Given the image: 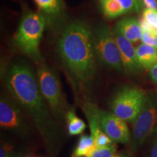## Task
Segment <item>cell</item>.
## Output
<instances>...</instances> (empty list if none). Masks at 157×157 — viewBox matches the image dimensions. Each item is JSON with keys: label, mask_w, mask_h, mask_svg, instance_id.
Masks as SVG:
<instances>
[{"label": "cell", "mask_w": 157, "mask_h": 157, "mask_svg": "<svg viewBox=\"0 0 157 157\" xmlns=\"http://www.w3.org/2000/svg\"><path fill=\"white\" fill-rule=\"evenodd\" d=\"M5 85L30 117L49 149L53 148L58 140V129L31 68L23 63L12 65L6 74Z\"/></svg>", "instance_id": "cell-1"}, {"label": "cell", "mask_w": 157, "mask_h": 157, "mask_svg": "<svg viewBox=\"0 0 157 157\" xmlns=\"http://www.w3.org/2000/svg\"><path fill=\"white\" fill-rule=\"evenodd\" d=\"M58 51L74 77L82 84L90 83L96 71V57L89 26L81 21L68 24L59 39Z\"/></svg>", "instance_id": "cell-2"}, {"label": "cell", "mask_w": 157, "mask_h": 157, "mask_svg": "<svg viewBox=\"0 0 157 157\" xmlns=\"http://www.w3.org/2000/svg\"><path fill=\"white\" fill-rule=\"evenodd\" d=\"M46 19L41 13L29 12L23 15L15 34V42L23 53L34 61L42 60L39 44L44 32Z\"/></svg>", "instance_id": "cell-3"}, {"label": "cell", "mask_w": 157, "mask_h": 157, "mask_svg": "<svg viewBox=\"0 0 157 157\" xmlns=\"http://www.w3.org/2000/svg\"><path fill=\"white\" fill-rule=\"evenodd\" d=\"M37 80L41 93L54 117L60 121L66 119L70 109L63 93L58 76L53 70L42 63L37 70Z\"/></svg>", "instance_id": "cell-4"}, {"label": "cell", "mask_w": 157, "mask_h": 157, "mask_svg": "<svg viewBox=\"0 0 157 157\" xmlns=\"http://www.w3.org/2000/svg\"><path fill=\"white\" fill-rule=\"evenodd\" d=\"M96 60L103 66L119 72L123 69L121 57L113 31L105 24L98 25L93 32Z\"/></svg>", "instance_id": "cell-5"}, {"label": "cell", "mask_w": 157, "mask_h": 157, "mask_svg": "<svg viewBox=\"0 0 157 157\" xmlns=\"http://www.w3.org/2000/svg\"><path fill=\"white\" fill-rule=\"evenodd\" d=\"M146 96V93L140 88L124 87L113 95L110 108L117 117L133 124L144 105Z\"/></svg>", "instance_id": "cell-6"}, {"label": "cell", "mask_w": 157, "mask_h": 157, "mask_svg": "<svg viewBox=\"0 0 157 157\" xmlns=\"http://www.w3.org/2000/svg\"><path fill=\"white\" fill-rule=\"evenodd\" d=\"M132 124V146L137 148L157 131V98L146 96L140 114Z\"/></svg>", "instance_id": "cell-7"}, {"label": "cell", "mask_w": 157, "mask_h": 157, "mask_svg": "<svg viewBox=\"0 0 157 157\" xmlns=\"http://www.w3.org/2000/svg\"><path fill=\"white\" fill-rule=\"evenodd\" d=\"M22 109L15 101L2 97L0 101V125L2 128L13 131L20 135L28 134L29 127Z\"/></svg>", "instance_id": "cell-8"}, {"label": "cell", "mask_w": 157, "mask_h": 157, "mask_svg": "<svg viewBox=\"0 0 157 157\" xmlns=\"http://www.w3.org/2000/svg\"><path fill=\"white\" fill-rule=\"evenodd\" d=\"M100 120L103 132L115 143H127L131 134L126 121L112 111L100 110Z\"/></svg>", "instance_id": "cell-9"}, {"label": "cell", "mask_w": 157, "mask_h": 157, "mask_svg": "<svg viewBox=\"0 0 157 157\" xmlns=\"http://www.w3.org/2000/svg\"><path fill=\"white\" fill-rule=\"evenodd\" d=\"M84 113L89 123L91 135L93 137L96 148H103L112 146L113 143L111 138L103 132L100 120V109L95 104L86 103L84 105Z\"/></svg>", "instance_id": "cell-10"}, {"label": "cell", "mask_w": 157, "mask_h": 157, "mask_svg": "<svg viewBox=\"0 0 157 157\" xmlns=\"http://www.w3.org/2000/svg\"><path fill=\"white\" fill-rule=\"evenodd\" d=\"M113 33L120 51L121 62L125 71L130 74L138 73L143 67L137 58L136 48H134L132 42L124 36L116 27L113 29Z\"/></svg>", "instance_id": "cell-11"}, {"label": "cell", "mask_w": 157, "mask_h": 157, "mask_svg": "<svg viewBox=\"0 0 157 157\" xmlns=\"http://www.w3.org/2000/svg\"><path fill=\"white\" fill-rule=\"evenodd\" d=\"M116 28L132 43H136L142 39L143 29L140 21L134 17H126L120 20L117 23Z\"/></svg>", "instance_id": "cell-12"}, {"label": "cell", "mask_w": 157, "mask_h": 157, "mask_svg": "<svg viewBox=\"0 0 157 157\" xmlns=\"http://www.w3.org/2000/svg\"><path fill=\"white\" fill-rule=\"evenodd\" d=\"M137 58L143 68L150 69L157 63V50L144 43L136 48Z\"/></svg>", "instance_id": "cell-13"}, {"label": "cell", "mask_w": 157, "mask_h": 157, "mask_svg": "<svg viewBox=\"0 0 157 157\" xmlns=\"http://www.w3.org/2000/svg\"><path fill=\"white\" fill-rule=\"evenodd\" d=\"M96 149L92 135H83L80 137L70 157H90Z\"/></svg>", "instance_id": "cell-14"}, {"label": "cell", "mask_w": 157, "mask_h": 157, "mask_svg": "<svg viewBox=\"0 0 157 157\" xmlns=\"http://www.w3.org/2000/svg\"><path fill=\"white\" fill-rule=\"evenodd\" d=\"M66 120L67 122L68 132L71 136L82 134L87 127L85 122L76 116L73 109H70L67 112Z\"/></svg>", "instance_id": "cell-15"}, {"label": "cell", "mask_w": 157, "mask_h": 157, "mask_svg": "<svg viewBox=\"0 0 157 157\" xmlns=\"http://www.w3.org/2000/svg\"><path fill=\"white\" fill-rule=\"evenodd\" d=\"M39 10L50 17L60 14L62 8L61 0H34Z\"/></svg>", "instance_id": "cell-16"}, {"label": "cell", "mask_w": 157, "mask_h": 157, "mask_svg": "<svg viewBox=\"0 0 157 157\" xmlns=\"http://www.w3.org/2000/svg\"><path fill=\"white\" fill-rule=\"evenodd\" d=\"M102 10L107 18L112 19L125 14L121 6L117 0H101Z\"/></svg>", "instance_id": "cell-17"}, {"label": "cell", "mask_w": 157, "mask_h": 157, "mask_svg": "<svg viewBox=\"0 0 157 157\" xmlns=\"http://www.w3.org/2000/svg\"><path fill=\"white\" fill-rule=\"evenodd\" d=\"M143 18L148 23L151 27L157 31V10L146 8L143 10Z\"/></svg>", "instance_id": "cell-18"}, {"label": "cell", "mask_w": 157, "mask_h": 157, "mask_svg": "<svg viewBox=\"0 0 157 157\" xmlns=\"http://www.w3.org/2000/svg\"><path fill=\"white\" fill-rule=\"evenodd\" d=\"M141 40L144 44L150 45L157 50V32L143 31Z\"/></svg>", "instance_id": "cell-19"}, {"label": "cell", "mask_w": 157, "mask_h": 157, "mask_svg": "<svg viewBox=\"0 0 157 157\" xmlns=\"http://www.w3.org/2000/svg\"><path fill=\"white\" fill-rule=\"evenodd\" d=\"M116 152V146L113 144L112 146L106 147V148H98L93 153L90 157H111Z\"/></svg>", "instance_id": "cell-20"}, {"label": "cell", "mask_w": 157, "mask_h": 157, "mask_svg": "<svg viewBox=\"0 0 157 157\" xmlns=\"http://www.w3.org/2000/svg\"><path fill=\"white\" fill-rule=\"evenodd\" d=\"M117 1L120 4L121 7L124 11L125 14L132 13V12L138 13L136 2H135V0H117Z\"/></svg>", "instance_id": "cell-21"}, {"label": "cell", "mask_w": 157, "mask_h": 157, "mask_svg": "<svg viewBox=\"0 0 157 157\" xmlns=\"http://www.w3.org/2000/svg\"><path fill=\"white\" fill-rule=\"evenodd\" d=\"M14 153L13 146L5 141H1L0 146V157H11Z\"/></svg>", "instance_id": "cell-22"}, {"label": "cell", "mask_w": 157, "mask_h": 157, "mask_svg": "<svg viewBox=\"0 0 157 157\" xmlns=\"http://www.w3.org/2000/svg\"><path fill=\"white\" fill-rule=\"evenodd\" d=\"M143 5L147 9L157 10V0H143Z\"/></svg>", "instance_id": "cell-23"}, {"label": "cell", "mask_w": 157, "mask_h": 157, "mask_svg": "<svg viewBox=\"0 0 157 157\" xmlns=\"http://www.w3.org/2000/svg\"><path fill=\"white\" fill-rule=\"evenodd\" d=\"M149 76L152 81L157 84V63L149 69Z\"/></svg>", "instance_id": "cell-24"}, {"label": "cell", "mask_w": 157, "mask_h": 157, "mask_svg": "<svg viewBox=\"0 0 157 157\" xmlns=\"http://www.w3.org/2000/svg\"><path fill=\"white\" fill-rule=\"evenodd\" d=\"M148 157H157V139L153 145Z\"/></svg>", "instance_id": "cell-25"}, {"label": "cell", "mask_w": 157, "mask_h": 157, "mask_svg": "<svg viewBox=\"0 0 157 157\" xmlns=\"http://www.w3.org/2000/svg\"><path fill=\"white\" fill-rule=\"evenodd\" d=\"M135 2H136L137 10H138V13L141 11V10L143 8V0H135Z\"/></svg>", "instance_id": "cell-26"}, {"label": "cell", "mask_w": 157, "mask_h": 157, "mask_svg": "<svg viewBox=\"0 0 157 157\" xmlns=\"http://www.w3.org/2000/svg\"><path fill=\"white\" fill-rule=\"evenodd\" d=\"M111 157H125V156H121V155H119V154H114Z\"/></svg>", "instance_id": "cell-27"}]
</instances>
